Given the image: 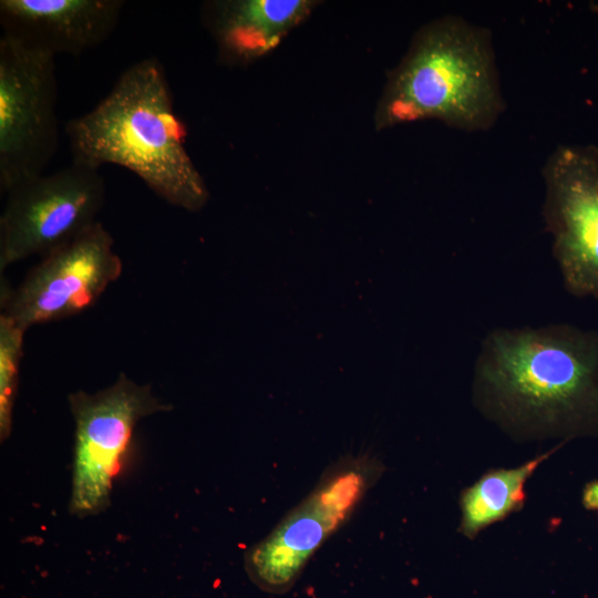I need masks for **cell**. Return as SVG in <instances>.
<instances>
[{"label": "cell", "instance_id": "6da1fadb", "mask_svg": "<svg viewBox=\"0 0 598 598\" xmlns=\"http://www.w3.org/2000/svg\"><path fill=\"white\" fill-rule=\"evenodd\" d=\"M473 401L517 439L598 436V331L493 329L475 360Z\"/></svg>", "mask_w": 598, "mask_h": 598}, {"label": "cell", "instance_id": "7a4b0ae2", "mask_svg": "<svg viewBox=\"0 0 598 598\" xmlns=\"http://www.w3.org/2000/svg\"><path fill=\"white\" fill-rule=\"evenodd\" d=\"M72 161L122 166L168 204L200 210L208 187L185 147V127L163 64L145 58L126 68L87 113L65 124Z\"/></svg>", "mask_w": 598, "mask_h": 598}, {"label": "cell", "instance_id": "3957f363", "mask_svg": "<svg viewBox=\"0 0 598 598\" xmlns=\"http://www.w3.org/2000/svg\"><path fill=\"white\" fill-rule=\"evenodd\" d=\"M504 111L491 34L460 17L423 25L389 75L375 110L377 130L439 120L487 130Z\"/></svg>", "mask_w": 598, "mask_h": 598}, {"label": "cell", "instance_id": "277c9868", "mask_svg": "<svg viewBox=\"0 0 598 598\" xmlns=\"http://www.w3.org/2000/svg\"><path fill=\"white\" fill-rule=\"evenodd\" d=\"M383 472L381 461L367 453L329 465L313 489L246 551L245 568L251 581L270 594L288 591Z\"/></svg>", "mask_w": 598, "mask_h": 598}, {"label": "cell", "instance_id": "5b68a950", "mask_svg": "<svg viewBox=\"0 0 598 598\" xmlns=\"http://www.w3.org/2000/svg\"><path fill=\"white\" fill-rule=\"evenodd\" d=\"M74 421V447L70 513L85 517L110 504L113 484L127 457L138 422L172 410L156 398L150 385L138 384L124 373L95 393L68 395Z\"/></svg>", "mask_w": 598, "mask_h": 598}, {"label": "cell", "instance_id": "8992f818", "mask_svg": "<svg viewBox=\"0 0 598 598\" xmlns=\"http://www.w3.org/2000/svg\"><path fill=\"white\" fill-rule=\"evenodd\" d=\"M55 56L0 39V190L43 174L59 148Z\"/></svg>", "mask_w": 598, "mask_h": 598}, {"label": "cell", "instance_id": "52a82bcc", "mask_svg": "<svg viewBox=\"0 0 598 598\" xmlns=\"http://www.w3.org/2000/svg\"><path fill=\"white\" fill-rule=\"evenodd\" d=\"M0 216V271L73 240L97 220L105 202L100 168L72 161L7 193Z\"/></svg>", "mask_w": 598, "mask_h": 598}, {"label": "cell", "instance_id": "ba28073f", "mask_svg": "<svg viewBox=\"0 0 598 598\" xmlns=\"http://www.w3.org/2000/svg\"><path fill=\"white\" fill-rule=\"evenodd\" d=\"M111 234L97 221L73 240L42 257L23 280H1V315L25 331L92 307L122 274Z\"/></svg>", "mask_w": 598, "mask_h": 598}, {"label": "cell", "instance_id": "9c48e42d", "mask_svg": "<svg viewBox=\"0 0 598 598\" xmlns=\"http://www.w3.org/2000/svg\"><path fill=\"white\" fill-rule=\"evenodd\" d=\"M543 176V215L565 289L598 299V148L558 146Z\"/></svg>", "mask_w": 598, "mask_h": 598}, {"label": "cell", "instance_id": "30bf717a", "mask_svg": "<svg viewBox=\"0 0 598 598\" xmlns=\"http://www.w3.org/2000/svg\"><path fill=\"white\" fill-rule=\"evenodd\" d=\"M122 0H1L3 35L29 48L79 56L116 28Z\"/></svg>", "mask_w": 598, "mask_h": 598}, {"label": "cell", "instance_id": "8fae6325", "mask_svg": "<svg viewBox=\"0 0 598 598\" xmlns=\"http://www.w3.org/2000/svg\"><path fill=\"white\" fill-rule=\"evenodd\" d=\"M315 0H216L204 6V21L218 59L246 65L274 50L317 6Z\"/></svg>", "mask_w": 598, "mask_h": 598}, {"label": "cell", "instance_id": "7c38bea8", "mask_svg": "<svg viewBox=\"0 0 598 598\" xmlns=\"http://www.w3.org/2000/svg\"><path fill=\"white\" fill-rule=\"evenodd\" d=\"M555 447L512 468H492L465 488L460 498V532L474 539L483 529L519 512L526 502L525 485Z\"/></svg>", "mask_w": 598, "mask_h": 598}, {"label": "cell", "instance_id": "4fadbf2b", "mask_svg": "<svg viewBox=\"0 0 598 598\" xmlns=\"http://www.w3.org/2000/svg\"><path fill=\"white\" fill-rule=\"evenodd\" d=\"M25 330L0 315V439L11 433Z\"/></svg>", "mask_w": 598, "mask_h": 598}, {"label": "cell", "instance_id": "5bb4252c", "mask_svg": "<svg viewBox=\"0 0 598 598\" xmlns=\"http://www.w3.org/2000/svg\"><path fill=\"white\" fill-rule=\"evenodd\" d=\"M582 504L587 509L598 513V481H592L585 486Z\"/></svg>", "mask_w": 598, "mask_h": 598}]
</instances>
